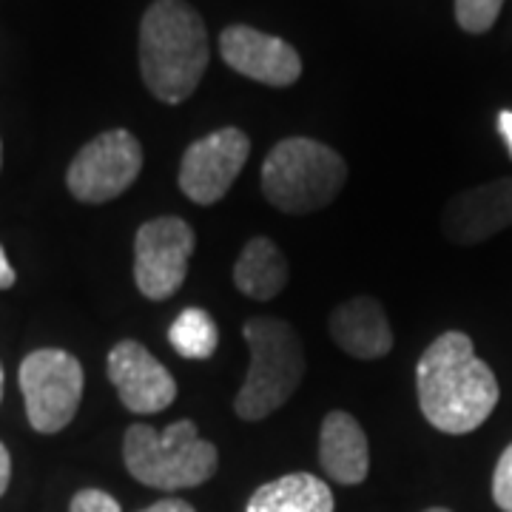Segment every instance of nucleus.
Here are the masks:
<instances>
[{"mask_svg": "<svg viewBox=\"0 0 512 512\" xmlns=\"http://www.w3.org/2000/svg\"><path fill=\"white\" fill-rule=\"evenodd\" d=\"M421 416L447 436L478 430L498 404V379L473 350V339L447 330L421 353L416 365Z\"/></svg>", "mask_w": 512, "mask_h": 512, "instance_id": "obj_1", "label": "nucleus"}, {"mask_svg": "<svg viewBox=\"0 0 512 512\" xmlns=\"http://www.w3.org/2000/svg\"><path fill=\"white\" fill-rule=\"evenodd\" d=\"M208 69V32L183 0H154L140 23V72L168 106L188 100Z\"/></svg>", "mask_w": 512, "mask_h": 512, "instance_id": "obj_2", "label": "nucleus"}, {"mask_svg": "<svg viewBox=\"0 0 512 512\" xmlns=\"http://www.w3.org/2000/svg\"><path fill=\"white\" fill-rule=\"evenodd\" d=\"M123 461L134 481L177 493L188 487H200L220 467V453L211 441H205L194 421H174L165 430L148 424H131L123 439Z\"/></svg>", "mask_w": 512, "mask_h": 512, "instance_id": "obj_3", "label": "nucleus"}, {"mask_svg": "<svg viewBox=\"0 0 512 512\" xmlns=\"http://www.w3.org/2000/svg\"><path fill=\"white\" fill-rule=\"evenodd\" d=\"M242 336L251 350V365L234 399V410L242 421H262L296 393L305 376V350L299 333L276 316L248 319Z\"/></svg>", "mask_w": 512, "mask_h": 512, "instance_id": "obj_4", "label": "nucleus"}, {"mask_svg": "<svg viewBox=\"0 0 512 512\" xmlns=\"http://www.w3.org/2000/svg\"><path fill=\"white\" fill-rule=\"evenodd\" d=\"M348 163L325 143L288 137L262 163V194L285 214H313L328 208L345 188Z\"/></svg>", "mask_w": 512, "mask_h": 512, "instance_id": "obj_5", "label": "nucleus"}, {"mask_svg": "<svg viewBox=\"0 0 512 512\" xmlns=\"http://www.w3.org/2000/svg\"><path fill=\"white\" fill-rule=\"evenodd\" d=\"M18 382L32 430L52 436L72 424L86 384L77 356L60 348L32 350L20 362Z\"/></svg>", "mask_w": 512, "mask_h": 512, "instance_id": "obj_6", "label": "nucleus"}, {"mask_svg": "<svg viewBox=\"0 0 512 512\" xmlns=\"http://www.w3.org/2000/svg\"><path fill=\"white\" fill-rule=\"evenodd\" d=\"M140 171H143L140 140L126 128H111L77 151L66 174V185L74 200L100 205L126 194L140 177Z\"/></svg>", "mask_w": 512, "mask_h": 512, "instance_id": "obj_7", "label": "nucleus"}, {"mask_svg": "<svg viewBox=\"0 0 512 512\" xmlns=\"http://www.w3.org/2000/svg\"><path fill=\"white\" fill-rule=\"evenodd\" d=\"M197 234L180 217H157L140 225L134 239V282L151 302H165L183 288Z\"/></svg>", "mask_w": 512, "mask_h": 512, "instance_id": "obj_8", "label": "nucleus"}, {"mask_svg": "<svg viewBox=\"0 0 512 512\" xmlns=\"http://www.w3.org/2000/svg\"><path fill=\"white\" fill-rule=\"evenodd\" d=\"M251 140L245 131L225 126L211 131L185 148L180 163V191L197 205L220 202L239 177V171L248 163Z\"/></svg>", "mask_w": 512, "mask_h": 512, "instance_id": "obj_9", "label": "nucleus"}, {"mask_svg": "<svg viewBox=\"0 0 512 512\" xmlns=\"http://www.w3.org/2000/svg\"><path fill=\"white\" fill-rule=\"evenodd\" d=\"M109 370L111 384L117 387V396L126 410L151 416L160 413L165 407H171L177 399V382L168 373V367L154 359L146 350V345L123 339L117 342L109 353Z\"/></svg>", "mask_w": 512, "mask_h": 512, "instance_id": "obj_10", "label": "nucleus"}, {"mask_svg": "<svg viewBox=\"0 0 512 512\" xmlns=\"http://www.w3.org/2000/svg\"><path fill=\"white\" fill-rule=\"evenodd\" d=\"M220 55L242 77L276 89L293 86L302 77V60L291 43L251 26H228L220 35Z\"/></svg>", "mask_w": 512, "mask_h": 512, "instance_id": "obj_11", "label": "nucleus"}, {"mask_svg": "<svg viewBox=\"0 0 512 512\" xmlns=\"http://www.w3.org/2000/svg\"><path fill=\"white\" fill-rule=\"evenodd\" d=\"M441 225L447 239L476 245L512 225V177L476 185L447 202Z\"/></svg>", "mask_w": 512, "mask_h": 512, "instance_id": "obj_12", "label": "nucleus"}, {"mask_svg": "<svg viewBox=\"0 0 512 512\" xmlns=\"http://www.w3.org/2000/svg\"><path fill=\"white\" fill-rule=\"evenodd\" d=\"M330 339L353 359H384L393 350V330L373 296H353L330 313Z\"/></svg>", "mask_w": 512, "mask_h": 512, "instance_id": "obj_13", "label": "nucleus"}, {"mask_svg": "<svg viewBox=\"0 0 512 512\" xmlns=\"http://www.w3.org/2000/svg\"><path fill=\"white\" fill-rule=\"evenodd\" d=\"M319 464L336 484L356 487L370 473V447L362 424L345 410H330L319 430Z\"/></svg>", "mask_w": 512, "mask_h": 512, "instance_id": "obj_14", "label": "nucleus"}, {"mask_svg": "<svg viewBox=\"0 0 512 512\" xmlns=\"http://www.w3.org/2000/svg\"><path fill=\"white\" fill-rule=\"evenodd\" d=\"M234 285L256 302H268L288 285V259L274 239L254 237L234 265Z\"/></svg>", "mask_w": 512, "mask_h": 512, "instance_id": "obj_15", "label": "nucleus"}, {"mask_svg": "<svg viewBox=\"0 0 512 512\" xmlns=\"http://www.w3.org/2000/svg\"><path fill=\"white\" fill-rule=\"evenodd\" d=\"M245 512H333V493L322 478L291 473L262 484L248 498Z\"/></svg>", "mask_w": 512, "mask_h": 512, "instance_id": "obj_16", "label": "nucleus"}, {"mask_svg": "<svg viewBox=\"0 0 512 512\" xmlns=\"http://www.w3.org/2000/svg\"><path fill=\"white\" fill-rule=\"evenodd\" d=\"M168 342L177 356L191 359V362H202L211 359L220 345V328L214 322V316L202 308H185L174 325L168 328Z\"/></svg>", "mask_w": 512, "mask_h": 512, "instance_id": "obj_17", "label": "nucleus"}, {"mask_svg": "<svg viewBox=\"0 0 512 512\" xmlns=\"http://www.w3.org/2000/svg\"><path fill=\"white\" fill-rule=\"evenodd\" d=\"M504 0H456L458 26L470 35H484L495 26Z\"/></svg>", "mask_w": 512, "mask_h": 512, "instance_id": "obj_18", "label": "nucleus"}, {"mask_svg": "<svg viewBox=\"0 0 512 512\" xmlns=\"http://www.w3.org/2000/svg\"><path fill=\"white\" fill-rule=\"evenodd\" d=\"M493 501L498 510L512 512V444L501 453L493 473Z\"/></svg>", "mask_w": 512, "mask_h": 512, "instance_id": "obj_19", "label": "nucleus"}, {"mask_svg": "<svg viewBox=\"0 0 512 512\" xmlns=\"http://www.w3.org/2000/svg\"><path fill=\"white\" fill-rule=\"evenodd\" d=\"M69 512H120V501L111 498L109 493H103V490L89 487V490H80L74 495Z\"/></svg>", "mask_w": 512, "mask_h": 512, "instance_id": "obj_20", "label": "nucleus"}, {"mask_svg": "<svg viewBox=\"0 0 512 512\" xmlns=\"http://www.w3.org/2000/svg\"><path fill=\"white\" fill-rule=\"evenodd\" d=\"M140 512H197L188 501L183 498H163V501H157V504H151L146 510Z\"/></svg>", "mask_w": 512, "mask_h": 512, "instance_id": "obj_21", "label": "nucleus"}, {"mask_svg": "<svg viewBox=\"0 0 512 512\" xmlns=\"http://www.w3.org/2000/svg\"><path fill=\"white\" fill-rule=\"evenodd\" d=\"M15 282H18V274H15V268L9 265L6 251H3V245H0V291H9Z\"/></svg>", "mask_w": 512, "mask_h": 512, "instance_id": "obj_22", "label": "nucleus"}, {"mask_svg": "<svg viewBox=\"0 0 512 512\" xmlns=\"http://www.w3.org/2000/svg\"><path fill=\"white\" fill-rule=\"evenodd\" d=\"M9 478H12V458H9L6 444L0 441V498H3L6 487H9Z\"/></svg>", "mask_w": 512, "mask_h": 512, "instance_id": "obj_23", "label": "nucleus"}, {"mask_svg": "<svg viewBox=\"0 0 512 512\" xmlns=\"http://www.w3.org/2000/svg\"><path fill=\"white\" fill-rule=\"evenodd\" d=\"M498 131L507 137V146H510L512 154V111H501V114H498Z\"/></svg>", "mask_w": 512, "mask_h": 512, "instance_id": "obj_24", "label": "nucleus"}, {"mask_svg": "<svg viewBox=\"0 0 512 512\" xmlns=\"http://www.w3.org/2000/svg\"><path fill=\"white\" fill-rule=\"evenodd\" d=\"M0 402H3V365H0Z\"/></svg>", "mask_w": 512, "mask_h": 512, "instance_id": "obj_25", "label": "nucleus"}, {"mask_svg": "<svg viewBox=\"0 0 512 512\" xmlns=\"http://www.w3.org/2000/svg\"><path fill=\"white\" fill-rule=\"evenodd\" d=\"M424 512H453V510H447V507H430V510H424Z\"/></svg>", "mask_w": 512, "mask_h": 512, "instance_id": "obj_26", "label": "nucleus"}, {"mask_svg": "<svg viewBox=\"0 0 512 512\" xmlns=\"http://www.w3.org/2000/svg\"><path fill=\"white\" fill-rule=\"evenodd\" d=\"M0 157H3V148H0Z\"/></svg>", "mask_w": 512, "mask_h": 512, "instance_id": "obj_27", "label": "nucleus"}]
</instances>
